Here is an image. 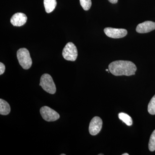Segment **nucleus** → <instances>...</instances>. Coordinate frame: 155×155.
I'll use <instances>...</instances> for the list:
<instances>
[{"mask_svg": "<svg viewBox=\"0 0 155 155\" xmlns=\"http://www.w3.org/2000/svg\"><path fill=\"white\" fill-rule=\"evenodd\" d=\"M119 118L122 122H124L128 126L132 125L133 121L132 118L129 115L124 113H121L119 114Z\"/></svg>", "mask_w": 155, "mask_h": 155, "instance_id": "f8f14e48", "label": "nucleus"}, {"mask_svg": "<svg viewBox=\"0 0 155 155\" xmlns=\"http://www.w3.org/2000/svg\"><path fill=\"white\" fill-rule=\"evenodd\" d=\"M108 1L112 4H115L117 3L118 0H108Z\"/></svg>", "mask_w": 155, "mask_h": 155, "instance_id": "f3484780", "label": "nucleus"}, {"mask_svg": "<svg viewBox=\"0 0 155 155\" xmlns=\"http://www.w3.org/2000/svg\"><path fill=\"white\" fill-rule=\"evenodd\" d=\"M155 29V22L147 21L139 24L137 26V32L139 33H146Z\"/></svg>", "mask_w": 155, "mask_h": 155, "instance_id": "6e6552de", "label": "nucleus"}, {"mask_svg": "<svg viewBox=\"0 0 155 155\" xmlns=\"http://www.w3.org/2000/svg\"><path fill=\"white\" fill-rule=\"evenodd\" d=\"M80 5L84 11H88L92 5L91 0H80Z\"/></svg>", "mask_w": 155, "mask_h": 155, "instance_id": "2eb2a0df", "label": "nucleus"}, {"mask_svg": "<svg viewBox=\"0 0 155 155\" xmlns=\"http://www.w3.org/2000/svg\"><path fill=\"white\" fill-rule=\"evenodd\" d=\"M104 32L109 37L113 38H120L124 37L127 35L126 29L107 27L104 29Z\"/></svg>", "mask_w": 155, "mask_h": 155, "instance_id": "423d86ee", "label": "nucleus"}, {"mask_svg": "<svg viewBox=\"0 0 155 155\" xmlns=\"http://www.w3.org/2000/svg\"><path fill=\"white\" fill-rule=\"evenodd\" d=\"M128 154H127V153H125L122 154V155H128Z\"/></svg>", "mask_w": 155, "mask_h": 155, "instance_id": "a211bd4d", "label": "nucleus"}, {"mask_svg": "<svg viewBox=\"0 0 155 155\" xmlns=\"http://www.w3.org/2000/svg\"><path fill=\"white\" fill-rule=\"evenodd\" d=\"M44 4L46 12L50 13L55 8L57 2L56 0H44Z\"/></svg>", "mask_w": 155, "mask_h": 155, "instance_id": "9b49d317", "label": "nucleus"}, {"mask_svg": "<svg viewBox=\"0 0 155 155\" xmlns=\"http://www.w3.org/2000/svg\"><path fill=\"white\" fill-rule=\"evenodd\" d=\"M40 112L43 119L47 122L55 121L60 117L58 113L47 106L42 107Z\"/></svg>", "mask_w": 155, "mask_h": 155, "instance_id": "39448f33", "label": "nucleus"}, {"mask_svg": "<svg viewBox=\"0 0 155 155\" xmlns=\"http://www.w3.org/2000/svg\"><path fill=\"white\" fill-rule=\"evenodd\" d=\"M137 69L135 64L130 61H115L109 65V71L116 76L134 75Z\"/></svg>", "mask_w": 155, "mask_h": 155, "instance_id": "f257e3e1", "label": "nucleus"}, {"mask_svg": "<svg viewBox=\"0 0 155 155\" xmlns=\"http://www.w3.org/2000/svg\"><path fill=\"white\" fill-rule=\"evenodd\" d=\"M103 155L104 154H99V155Z\"/></svg>", "mask_w": 155, "mask_h": 155, "instance_id": "412c9836", "label": "nucleus"}, {"mask_svg": "<svg viewBox=\"0 0 155 155\" xmlns=\"http://www.w3.org/2000/svg\"><path fill=\"white\" fill-rule=\"evenodd\" d=\"M17 58L20 66L23 69H28L32 65V60L30 53L25 48L19 49L17 52Z\"/></svg>", "mask_w": 155, "mask_h": 155, "instance_id": "f03ea898", "label": "nucleus"}, {"mask_svg": "<svg viewBox=\"0 0 155 155\" xmlns=\"http://www.w3.org/2000/svg\"><path fill=\"white\" fill-rule=\"evenodd\" d=\"M62 55L65 60L75 61L78 57L77 48L73 43H68L63 49Z\"/></svg>", "mask_w": 155, "mask_h": 155, "instance_id": "20e7f679", "label": "nucleus"}, {"mask_svg": "<svg viewBox=\"0 0 155 155\" xmlns=\"http://www.w3.org/2000/svg\"><path fill=\"white\" fill-rule=\"evenodd\" d=\"M148 111L151 115H155V95L150 101L148 106Z\"/></svg>", "mask_w": 155, "mask_h": 155, "instance_id": "ddd939ff", "label": "nucleus"}, {"mask_svg": "<svg viewBox=\"0 0 155 155\" xmlns=\"http://www.w3.org/2000/svg\"><path fill=\"white\" fill-rule=\"evenodd\" d=\"M149 149L150 151L153 152L155 150V130L153 131L150 137Z\"/></svg>", "mask_w": 155, "mask_h": 155, "instance_id": "4468645a", "label": "nucleus"}, {"mask_svg": "<svg viewBox=\"0 0 155 155\" xmlns=\"http://www.w3.org/2000/svg\"><path fill=\"white\" fill-rule=\"evenodd\" d=\"M103 122L101 118L95 116L94 117L89 124V131L92 135H96L99 133L102 127Z\"/></svg>", "mask_w": 155, "mask_h": 155, "instance_id": "0eeeda50", "label": "nucleus"}, {"mask_svg": "<svg viewBox=\"0 0 155 155\" xmlns=\"http://www.w3.org/2000/svg\"><path fill=\"white\" fill-rule=\"evenodd\" d=\"M11 112V107L8 103L5 100L0 99V114L2 115H8Z\"/></svg>", "mask_w": 155, "mask_h": 155, "instance_id": "9d476101", "label": "nucleus"}, {"mask_svg": "<svg viewBox=\"0 0 155 155\" xmlns=\"http://www.w3.org/2000/svg\"><path fill=\"white\" fill-rule=\"evenodd\" d=\"M106 71H107V72H109V69H106Z\"/></svg>", "mask_w": 155, "mask_h": 155, "instance_id": "6ab92c4d", "label": "nucleus"}, {"mask_svg": "<svg viewBox=\"0 0 155 155\" xmlns=\"http://www.w3.org/2000/svg\"><path fill=\"white\" fill-rule=\"evenodd\" d=\"M40 86L45 91L50 94L55 93L56 87L52 78L48 74H44L42 75L40 79Z\"/></svg>", "mask_w": 155, "mask_h": 155, "instance_id": "7ed1b4c3", "label": "nucleus"}, {"mask_svg": "<svg viewBox=\"0 0 155 155\" xmlns=\"http://www.w3.org/2000/svg\"><path fill=\"white\" fill-rule=\"evenodd\" d=\"M61 155H66L65 154H61Z\"/></svg>", "mask_w": 155, "mask_h": 155, "instance_id": "aec40b11", "label": "nucleus"}, {"mask_svg": "<svg viewBox=\"0 0 155 155\" xmlns=\"http://www.w3.org/2000/svg\"><path fill=\"white\" fill-rule=\"evenodd\" d=\"M27 17L22 13H17L14 14L11 19V24L14 26H21L26 23Z\"/></svg>", "mask_w": 155, "mask_h": 155, "instance_id": "1a4fd4ad", "label": "nucleus"}, {"mask_svg": "<svg viewBox=\"0 0 155 155\" xmlns=\"http://www.w3.org/2000/svg\"><path fill=\"white\" fill-rule=\"evenodd\" d=\"M5 66L3 63H0V75H2L5 72Z\"/></svg>", "mask_w": 155, "mask_h": 155, "instance_id": "dca6fc26", "label": "nucleus"}]
</instances>
